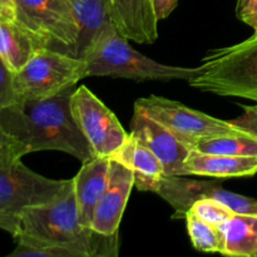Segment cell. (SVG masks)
I'll return each instance as SVG.
<instances>
[{"label":"cell","instance_id":"52a82bcc","mask_svg":"<svg viewBox=\"0 0 257 257\" xmlns=\"http://www.w3.org/2000/svg\"><path fill=\"white\" fill-rule=\"evenodd\" d=\"M135 108L166 125L191 150L193 145L202 138L235 135L243 131L231 122L211 117L200 110L186 107L182 103L157 95L140 98L136 102Z\"/></svg>","mask_w":257,"mask_h":257},{"label":"cell","instance_id":"e0dca14e","mask_svg":"<svg viewBox=\"0 0 257 257\" xmlns=\"http://www.w3.org/2000/svg\"><path fill=\"white\" fill-rule=\"evenodd\" d=\"M49 47L12 15L0 13V58L10 72H19L38 49Z\"/></svg>","mask_w":257,"mask_h":257},{"label":"cell","instance_id":"4fadbf2b","mask_svg":"<svg viewBox=\"0 0 257 257\" xmlns=\"http://www.w3.org/2000/svg\"><path fill=\"white\" fill-rule=\"evenodd\" d=\"M114 25L120 34L140 44L158 38V22L152 0H108Z\"/></svg>","mask_w":257,"mask_h":257},{"label":"cell","instance_id":"5b68a950","mask_svg":"<svg viewBox=\"0 0 257 257\" xmlns=\"http://www.w3.org/2000/svg\"><path fill=\"white\" fill-rule=\"evenodd\" d=\"M24 156L17 142L0 146V208L18 220L27 208L55 200L72 180L38 175L22 162Z\"/></svg>","mask_w":257,"mask_h":257},{"label":"cell","instance_id":"603a6c76","mask_svg":"<svg viewBox=\"0 0 257 257\" xmlns=\"http://www.w3.org/2000/svg\"><path fill=\"white\" fill-rule=\"evenodd\" d=\"M17 102V94L13 84V73L0 58V109Z\"/></svg>","mask_w":257,"mask_h":257},{"label":"cell","instance_id":"4316f807","mask_svg":"<svg viewBox=\"0 0 257 257\" xmlns=\"http://www.w3.org/2000/svg\"><path fill=\"white\" fill-rule=\"evenodd\" d=\"M0 230L7 231L8 233H10L15 238L20 230V220L13 217L12 215H9V213H7L0 208Z\"/></svg>","mask_w":257,"mask_h":257},{"label":"cell","instance_id":"d4e9b609","mask_svg":"<svg viewBox=\"0 0 257 257\" xmlns=\"http://www.w3.org/2000/svg\"><path fill=\"white\" fill-rule=\"evenodd\" d=\"M237 18L257 32V0H238Z\"/></svg>","mask_w":257,"mask_h":257},{"label":"cell","instance_id":"d6986e66","mask_svg":"<svg viewBox=\"0 0 257 257\" xmlns=\"http://www.w3.org/2000/svg\"><path fill=\"white\" fill-rule=\"evenodd\" d=\"M221 228L225 236L221 255L257 257V215L235 213Z\"/></svg>","mask_w":257,"mask_h":257},{"label":"cell","instance_id":"5bb4252c","mask_svg":"<svg viewBox=\"0 0 257 257\" xmlns=\"http://www.w3.org/2000/svg\"><path fill=\"white\" fill-rule=\"evenodd\" d=\"M109 171L110 158L95 156L83 162L79 172L73 177L79 220L85 227L92 228L95 208L108 186Z\"/></svg>","mask_w":257,"mask_h":257},{"label":"cell","instance_id":"8fae6325","mask_svg":"<svg viewBox=\"0 0 257 257\" xmlns=\"http://www.w3.org/2000/svg\"><path fill=\"white\" fill-rule=\"evenodd\" d=\"M131 135L136 136L160 160L165 176H187L185 161L191 148L166 125L135 108Z\"/></svg>","mask_w":257,"mask_h":257},{"label":"cell","instance_id":"6da1fadb","mask_svg":"<svg viewBox=\"0 0 257 257\" xmlns=\"http://www.w3.org/2000/svg\"><path fill=\"white\" fill-rule=\"evenodd\" d=\"M73 92L70 87L47 99L18 100L0 109V124L24 155L60 151L85 162L95 153L73 115Z\"/></svg>","mask_w":257,"mask_h":257},{"label":"cell","instance_id":"ac0fdd59","mask_svg":"<svg viewBox=\"0 0 257 257\" xmlns=\"http://www.w3.org/2000/svg\"><path fill=\"white\" fill-rule=\"evenodd\" d=\"M115 160L131 168L135 176V187L140 191H155L158 181L165 176L163 166L152 151L143 145L136 136L131 135Z\"/></svg>","mask_w":257,"mask_h":257},{"label":"cell","instance_id":"30bf717a","mask_svg":"<svg viewBox=\"0 0 257 257\" xmlns=\"http://www.w3.org/2000/svg\"><path fill=\"white\" fill-rule=\"evenodd\" d=\"M155 193L173 207V218H185L188 210L201 198H213L241 215H257V200L231 192L218 181H197L186 176H163L156 185Z\"/></svg>","mask_w":257,"mask_h":257},{"label":"cell","instance_id":"8992f818","mask_svg":"<svg viewBox=\"0 0 257 257\" xmlns=\"http://www.w3.org/2000/svg\"><path fill=\"white\" fill-rule=\"evenodd\" d=\"M87 63L82 58L50 47L32 55L19 72L13 74L18 100H39L54 97L84 79Z\"/></svg>","mask_w":257,"mask_h":257},{"label":"cell","instance_id":"cb8c5ba5","mask_svg":"<svg viewBox=\"0 0 257 257\" xmlns=\"http://www.w3.org/2000/svg\"><path fill=\"white\" fill-rule=\"evenodd\" d=\"M230 122L235 124L236 127L257 136V104L243 105L242 114H240L237 118L230 120Z\"/></svg>","mask_w":257,"mask_h":257},{"label":"cell","instance_id":"484cf974","mask_svg":"<svg viewBox=\"0 0 257 257\" xmlns=\"http://www.w3.org/2000/svg\"><path fill=\"white\" fill-rule=\"evenodd\" d=\"M152 5L157 19L163 20L170 17L177 8L178 0H152Z\"/></svg>","mask_w":257,"mask_h":257},{"label":"cell","instance_id":"7a4b0ae2","mask_svg":"<svg viewBox=\"0 0 257 257\" xmlns=\"http://www.w3.org/2000/svg\"><path fill=\"white\" fill-rule=\"evenodd\" d=\"M17 242L58 246L77 257H115L119 247V232L103 235L80 223L74 181L52 202L27 208L20 217Z\"/></svg>","mask_w":257,"mask_h":257},{"label":"cell","instance_id":"2e32d148","mask_svg":"<svg viewBox=\"0 0 257 257\" xmlns=\"http://www.w3.org/2000/svg\"><path fill=\"white\" fill-rule=\"evenodd\" d=\"M187 176H202L218 180L250 177L257 173L256 156L211 155L191 150L185 161Z\"/></svg>","mask_w":257,"mask_h":257},{"label":"cell","instance_id":"83f0119b","mask_svg":"<svg viewBox=\"0 0 257 257\" xmlns=\"http://www.w3.org/2000/svg\"><path fill=\"white\" fill-rule=\"evenodd\" d=\"M14 10L15 0H0V13H4V14L14 17Z\"/></svg>","mask_w":257,"mask_h":257},{"label":"cell","instance_id":"7402d4cb","mask_svg":"<svg viewBox=\"0 0 257 257\" xmlns=\"http://www.w3.org/2000/svg\"><path fill=\"white\" fill-rule=\"evenodd\" d=\"M188 211H192L198 217L215 226H222L228 218L235 215V212L230 210L225 203L213 198H201L196 201Z\"/></svg>","mask_w":257,"mask_h":257},{"label":"cell","instance_id":"9a60e30c","mask_svg":"<svg viewBox=\"0 0 257 257\" xmlns=\"http://www.w3.org/2000/svg\"><path fill=\"white\" fill-rule=\"evenodd\" d=\"M78 27L74 55L82 58L107 30L117 28L110 14L108 0H67Z\"/></svg>","mask_w":257,"mask_h":257},{"label":"cell","instance_id":"7c38bea8","mask_svg":"<svg viewBox=\"0 0 257 257\" xmlns=\"http://www.w3.org/2000/svg\"><path fill=\"white\" fill-rule=\"evenodd\" d=\"M133 187L135 176L132 170L120 161L110 158L109 181L95 208L93 230L103 235L119 232L120 221Z\"/></svg>","mask_w":257,"mask_h":257},{"label":"cell","instance_id":"ba28073f","mask_svg":"<svg viewBox=\"0 0 257 257\" xmlns=\"http://www.w3.org/2000/svg\"><path fill=\"white\" fill-rule=\"evenodd\" d=\"M14 17L50 48L74 55L78 27L67 0H15Z\"/></svg>","mask_w":257,"mask_h":257},{"label":"cell","instance_id":"f1b7e54d","mask_svg":"<svg viewBox=\"0 0 257 257\" xmlns=\"http://www.w3.org/2000/svg\"><path fill=\"white\" fill-rule=\"evenodd\" d=\"M13 142H15V141L7 135V132L3 130L2 124H0V146L9 145V143H13Z\"/></svg>","mask_w":257,"mask_h":257},{"label":"cell","instance_id":"9c48e42d","mask_svg":"<svg viewBox=\"0 0 257 257\" xmlns=\"http://www.w3.org/2000/svg\"><path fill=\"white\" fill-rule=\"evenodd\" d=\"M70 104L73 115L95 156L115 157L130 135L114 113L85 85L74 89Z\"/></svg>","mask_w":257,"mask_h":257},{"label":"cell","instance_id":"44dd1931","mask_svg":"<svg viewBox=\"0 0 257 257\" xmlns=\"http://www.w3.org/2000/svg\"><path fill=\"white\" fill-rule=\"evenodd\" d=\"M187 232L193 247L201 252L222 253L225 236L221 226H215L198 217L192 211H188L185 217Z\"/></svg>","mask_w":257,"mask_h":257},{"label":"cell","instance_id":"277c9868","mask_svg":"<svg viewBox=\"0 0 257 257\" xmlns=\"http://www.w3.org/2000/svg\"><path fill=\"white\" fill-rule=\"evenodd\" d=\"M188 84L221 97L257 103V32L238 44L211 50Z\"/></svg>","mask_w":257,"mask_h":257},{"label":"cell","instance_id":"3957f363","mask_svg":"<svg viewBox=\"0 0 257 257\" xmlns=\"http://www.w3.org/2000/svg\"><path fill=\"white\" fill-rule=\"evenodd\" d=\"M83 59L87 63L85 77L124 78L143 80H190L198 67H175L158 63L131 47L130 39L117 28L107 30L89 48Z\"/></svg>","mask_w":257,"mask_h":257},{"label":"cell","instance_id":"ffe728a7","mask_svg":"<svg viewBox=\"0 0 257 257\" xmlns=\"http://www.w3.org/2000/svg\"><path fill=\"white\" fill-rule=\"evenodd\" d=\"M192 150L211 155L226 156H256L257 136L242 131L235 135L202 138L193 145Z\"/></svg>","mask_w":257,"mask_h":257}]
</instances>
